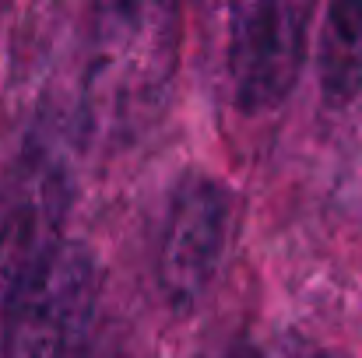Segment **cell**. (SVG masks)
<instances>
[{
	"instance_id": "cell-1",
	"label": "cell",
	"mask_w": 362,
	"mask_h": 358,
	"mask_svg": "<svg viewBox=\"0 0 362 358\" xmlns=\"http://www.w3.org/2000/svg\"><path fill=\"white\" fill-rule=\"evenodd\" d=\"M180 0H92L81 126L99 144H130L169 106L180 67Z\"/></svg>"
},
{
	"instance_id": "cell-2",
	"label": "cell",
	"mask_w": 362,
	"mask_h": 358,
	"mask_svg": "<svg viewBox=\"0 0 362 358\" xmlns=\"http://www.w3.org/2000/svg\"><path fill=\"white\" fill-rule=\"evenodd\" d=\"M74 169L57 137L32 133L0 169V313L67 242Z\"/></svg>"
},
{
	"instance_id": "cell-3",
	"label": "cell",
	"mask_w": 362,
	"mask_h": 358,
	"mask_svg": "<svg viewBox=\"0 0 362 358\" xmlns=\"http://www.w3.org/2000/svg\"><path fill=\"white\" fill-rule=\"evenodd\" d=\"M103 270L88 246L64 242L4 306L0 358H88Z\"/></svg>"
},
{
	"instance_id": "cell-4",
	"label": "cell",
	"mask_w": 362,
	"mask_h": 358,
	"mask_svg": "<svg viewBox=\"0 0 362 358\" xmlns=\"http://www.w3.org/2000/svg\"><path fill=\"white\" fill-rule=\"evenodd\" d=\"M240 229V197L211 172H183L169 190L155 274L173 309H194L215 285Z\"/></svg>"
},
{
	"instance_id": "cell-5",
	"label": "cell",
	"mask_w": 362,
	"mask_h": 358,
	"mask_svg": "<svg viewBox=\"0 0 362 358\" xmlns=\"http://www.w3.org/2000/svg\"><path fill=\"white\" fill-rule=\"evenodd\" d=\"M317 0H233L229 85L233 102L257 117L278 109L306 64Z\"/></svg>"
},
{
	"instance_id": "cell-6",
	"label": "cell",
	"mask_w": 362,
	"mask_h": 358,
	"mask_svg": "<svg viewBox=\"0 0 362 358\" xmlns=\"http://www.w3.org/2000/svg\"><path fill=\"white\" fill-rule=\"evenodd\" d=\"M320 92L331 109L362 95V0H331L320 32Z\"/></svg>"
},
{
	"instance_id": "cell-7",
	"label": "cell",
	"mask_w": 362,
	"mask_h": 358,
	"mask_svg": "<svg viewBox=\"0 0 362 358\" xmlns=\"http://www.w3.org/2000/svg\"><path fill=\"white\" fill-rule=\"evenodd\" d=\"M204 358H257L250 348H236V352H222V355H204Z\"/></svg>"
},
{
	"instance_id": "cell-8",
	"label": "cell",
	"mask_w": 362,
	"mask_h": 358,
	"mask_svg": "<svg viewBox=\"0 0 362 358\" xmlns=\"http://www.w3.org/2000/svg\"><path fill=\"white\" fill-rule=\"evenodd\" d=\"M310 358H341V355H334V352H320V355H310Z\"/></svg>"
}]
</instances>
